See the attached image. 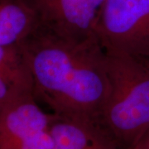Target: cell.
I'll use <instances>...</instances> for the list:
<instances>
[{
  "instance_id": "6da1fadb",
  "label": "cell",
  "mask_w": 149,
  "mask_h": 149,
  "mask_svg": "<svg viewBox=\"0 0 149 149\" xmlns=\"http://www.w3.org/2000/svg\"><path fill=\"white\" fill-rule=\"evenodd\" d=\"M19 44L37 101L56 116L96 123L110 91L108 55L98 38L65 39L37 26Z\"/></svg>"
},
{
  "instance_id": "7a4b0ae2",
  "label": "cell",
  "mask_w": 149,
  "mask_h": 149,
  "mask_svg": "<svg viewBox=\"0 0 149 149\" xmlns=\"http://www.w3.org/2000/svg\"><path fill=\"white\" fill-rule=\"evenodd\" d=\"M107 55L110 91L96 124L120 149L133 148L149 128V61Z\"/></svg>"
},
{
  "instance_id": "3957f363",
  "label": "cell",
  "mask_w": 149,
  "mask_h": 149,
  "mask_svg": "<svg viewBox=\"0 0 149 149\" xmlns=\"http://www.w3.org/2000/svg\"><path fill=\"white\" fill-rule=\"evenodd\" d=\"M95 35L108 54L149 61V0H104Z\"/></svg>"
},
{
  "instance_id": "277c9868",
  "label": "cell",
  "mask_w": 149,
  "mask_h": 149,
  "mask_svg": "<svg viewBox=\"0 0 149 149\" xmlns=\"http://www.w3.org/2000/svg\"><path fill=\"white\" fill-rule=\"evenodd\" d=\"M53 113L39 106L33 93L0 106V149H52Z\"/></svg>"
},
{
  "instance_id": "5b68a950",
  "label": "cell",
  "mask_w": 149,
  "mask_h": 149,
  "mask_svg": "<svg viewBox=\"0 0 149 149\" xmlns=\"http://www.w3.org/2000/svg\"><path fill=\"white\" fill-rule=\"evenodd\" d=\"M37 15L38 27L57 37L87 40L95 27L104 0H27Z\"/></svg>"
},
{
  "instance_id": "8992f818",
  "label": "cell",
  "mask_w": 149,
  "mask_h": 149,
  "mask_svg": "<svg viewBox=\"0 0 149 149\" xmlns=\"http://www.w3.org/2000/svg\"><path fill=\"white\" fill-rule=\"evenodd\" d=\"M51 133L54 143L52 149H120L95 123L65 118L54 114Z\"/></svg>"
},
{
  "instance_id": "52a82bcc",
  "label": "cell",
  "mask_w": 149,
  "mask_h": 149,
  "mask_svg": "<svg viewBox=\"0 0 149 149\" xmlns=\"http://www.w3.org/2000/svg\"><path fill=\"white\" fill-rule=\"evenodd\" d=\"M38 26L27 0H0V46L18 44Z\"/></svg>"
},
{
  "instance_id": "ba28073f",
  "label": "cell",
  "mask_w": 149,
  "mask_h": 149,
  "mask_svg": "<svg viewBox=\"0 0 149 149\" xmlns=\"http://www.w3.org/2000/svg\"><path fill=\"white\" fill-rule=\"evenodd\" d=\"M0 77L20 94L33 93L32 74L19 43L0 46Z\"/></svg>"
},
{
  "instance_id": "9c48e42d",
  "label": "cell",
  "mask_w": 149,
  "mask_h": 149,
  "mask_svg": "<svg viewBox=\"0 0 149 149\" xmlns=\"http://www.w3.org/2000/svg\"><path fill=\"white\" fill-rule=\"evenodd\" d=\"M22 95L25 94H20L16 91H14L0 77V106L4 104L7 102L12 100L13 99Z\"/></svg>"
},
{
  "instance_id": "30bf717a",
  "label": "cell",
  "mask_w": 149,
  "mask_h": 149,
  "mask_svg": "<svg viewBox=\"0 0 149 149\" xmlns=\"http://www.w3.org/2000/svg\"><path fill=\"white\" fill-rule=\"evenodd\" d=\"M135 149H149V128L144 133L142 139L139 140L138 144L133 148ZM132 149V148H131Z\"/></svg>"
},
{
  "instance_id": "8fae6325",
  "label": "cell",
  "mask_w": 149,
  "mask_h": 149,
  "mask_svg": "<svg viewBox=\"0 0 149 149\" xmlns=\"http://www.w3.org/2000/svg\"><path fill=\"white\" fill-rule=\"evenodd\" d=\"M132 149H135V148H132Z\"/></svg>"
}]
</instances>
